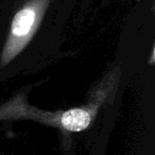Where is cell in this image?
I'll return each instance as SVG.
<instances>
[{
	"label": "cell",
	"mask_w": 155,
	"mask_h": 155,
	"mask_svg": "<svg viewBox=\"0 0 155 155\" xmlns=\"http://www.w3.org/2000/svg\"><path fill=\"white\" fill-rule=\"evenodd\" d=\"M80 0H0V83L43 71L63 56Z\"/></svg>",
	"instance_id": "6da1fadb"
},
{
	"label": "cell",
	"mask_w": 155,
	"mask_h": 155,
	"mask_svg": "<svg viewBox=\"0 0 155 155\" xmlns=\"http://www.w3.org/2000/svg\"><path fill=\"white\" fill-rule=\"evenodd\" d=\"M91 1H94V0H80V3H79V7H78L77 10V14H75V17H74V25L78 24L79 19L84 18L87 10L91 7Z\"/></svg>",
	"instance_id": "7a4b0ae2"
}]
</instances>
